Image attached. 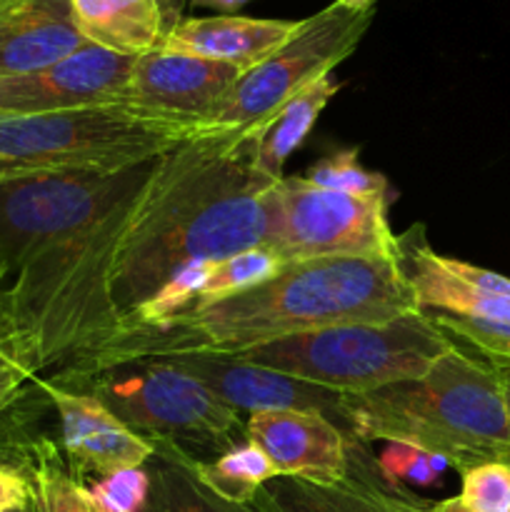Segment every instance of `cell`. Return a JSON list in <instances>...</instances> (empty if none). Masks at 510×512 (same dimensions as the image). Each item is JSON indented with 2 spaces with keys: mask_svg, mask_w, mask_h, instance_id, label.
<instances>
[{
  "mask_svg": "<svg viewBox=\"0 0 510 512\" xmlns=\"http://www.w3.org/2000/svg\"><path fill=\"white\" fill-rule=\"evenodd\" d=\"M418 313L398 260L320 258L288 263L275 278L210 305H195L160 325L108 335L53 375L70 385L123 363L238 358L260 345L345 323H378Z\"/></svg>",
  "mask_w": 510,
  "mask_h": 512,
  "instance_id": "cell-1",
  "label": "cell"
},
{
  "mask_svg": "<svg viewBox=\"0 0 510 512\" xmlns=\"http://www.w3.org/2000/svg\"><path fill=\"white\" fill-rule=\"evenodd\" d=\"M255 135L205 128L160 158L143 213L110 273V333L183 263L265 248L278 180L255 168Z\"/></svg>",
  "mask_w": 510,
  "mask_h": 512,
  "instance_id": "cell-2",
  "label": "cell"
},
{
  "mask_svg": "<svg viewBox=\"0 0 510 512\" xmlns=\"http://www.w3.org/2000/svg\"><path fill=\"white\" fill-rule=\"evenodd\" d=\"M345 433L440 455L460 473L510 465V410L498 370L453 345L423 378L368 395H345Z\"/></svg>",
  "mask_w": 510,
  "mask_h": 512,
  "instance_id": "cell-3",
  "label": "cell"
},
{
  "mask_svg": "<svg viewBox=\"0 0 510 512\" xmlns=\"http://www.w3.org/2000/svg\"><path fill=\"white\" fill-rule=\"evenodd\" d=\"M205 130L128 103L0 120V180L65 170H120L160 158Z\"/></svg>",
  "mask_w": 510,
  "mask_h": 512,
  "instance_id": "cell-4",
  "label": "cell"
},
{
  "mask_svg": "<svg viewBox=\"0 0 510 512\" xmlns=\"http://www.w3.org/2000/svg\"><path fill=\"white\" fill-rule=\"evenodd\" d=\"M425 313L378 323H345L260 345L238 360L278 370L340 395H368L418 380L453 348Z\"/></svg>",
  "mask_w": 510,
  "mask_h": 512,
  "instance_id": "cell-5",
  "label": "cell"
},
{
  "mask_svg": "<svg viewBox=\"0 0 510 512\" xmlns=\"http://www.w3.org/2000/svg\"><path fill=\"white\" fill-rule=\"evenodd\" d=\"M65 388L95 395L120 423L150 443H170L188 455L225 453L240 443V413L170 363H123Z\"/></svg>",
  "mask_w": 510,
  "mask_h": 512,
  "instance_id": "cell-6",
  "label": "cell"
},
{
  "mask_svg": "<svg viewBox=\"0 0 510 512\" xmlns=\"http://www.w3.org/2000/svg\"><path fill=\"white\" fill-rule=\"evenodd\" d=\"M160 158L120 170H65L0 180V290L35 255L143 185Z\"/></svg>",
  "mask_w": 510,
  "mask_h": 512,
  "instance_id": "cell-7",
  "label": "cell"
},
{
  "mask_svg": "<svg viewBox=\"0 0 510 512\" xmlns=\"http://www.w3.org/2000/svg\"><path fill=\"white\" fill-rule=\"evenodd\" d=\"M390 195H348L318 188L303 175L278 180L265 248L285 265L320 258L398 260L400 243L388 220Z\"/></svg>",
  "mask_w": 510,
  "mask_h": 512,
  "instance_id": "cell-8",
  "label": "cell"
},
{
  "mask_svg": "<svg viewBox=\"0 0 510 512\" xmlns=\"http://www.w3.org/2000/svg\"><path fill=\"white\" fill-rule=\"evenodd\" d=\"M373 15V8L348 10L333 3L305 18L290 43L235 80L203 125L213 130L263 128L275 110L353 55Z\"/></svg>",
  "mask_w": 510,
  "mask_h": 512,
  "instance_id": "cell-9",
  "label": "cell"
},
{
  "mask_svg": "<svg viewBox=\"0 0 510 512\" xmlns=\"http://www.w3.org/2000/svg\"><path fill=\"white\" fill-rule=\"evenodd\" d=\"M398 265L423 313H448L510 345V278L430 248L423 225L398 235Z\"/></svg>",
  "mask_w": 510,
  "mask_h": 512,
  "instance_id": "cell-10",
  "label": "cell"
},
{
  "mask_svg": "<svg viewBox=\"0 0 510 512\" xmlns=\"http://www.w3.org/2000/svg\"><path fill=\"white\" fill-rule=\"evenodd\" d=\"M133 63L85 43L48 68L0 78V120L123 103Z\"/></svg>",
  "mask_w": 510,
  "mask_h": 512,
  "instance_id": "cell-11",
  "label": "cell"
},
{
  "mask_svg": "<svg viewBox=\"0 0 510 512\" xmlns=\"http://www.w3.org/2000/svg\"><path fill=\"white\" fill-rule=\"evenodd\" d=\"M40 390L58 415L60 453L75 478L143 468L155 445L120 423L95 395L43 380Z\"/></svg>",
  "mask_w": 510,
  "mask_h": 512,
  "instance_id": "cell-12",
  "label": "cell"
},
{
  "mask_svg": "<svg viewBox=\"0 0 510 512\" xmlns=\"http://www.w3.org/2000/svg\"><path fill=\"white\" fill-rule=\"evenodd\" d=\"M243 70L195 55L153 50L135 58L123 103L185 123H205Z\"/></svg>",
  "mask_w": 510,
  "mask_h": 512,
  "instance_id": "cell-13",
  "label": "cell"
},
{
  "mask_svg": "<svg viewBox=\"0 0 510 512\" xmlns=\"http://www.w3.org/2000/svg\"><path fill=\"white\" fill-rule=\"evenodd\" d=\"M245 438L273 463L278 478L333 485L350 473V435L320 413L265 410L250 413Z\"/></svg>",
  "mask_w": 510,
  "mask_h": 512,
  "instance_id": "cell-14",
  "label": "cell"
},
{
  "mask_svg": "<svg viewBox=\"0 0 510 512\" xmlns=\"http://www.w3.org/2000/svg\"><path fill=\"white\" fill-rule=\"evenodd\" d=\"M170 363L213 390L230 408L248 410V413H265V410H305L320 413L333 423L343 425L345 395L325 390L320 385H310L305 380L290 378L278 370L260 368V365L243 363L238 358H185L160 360Z\"/></svg>",
  "mask_w": 510,
  "mask_h": 512,
  "instance_id": "cell-15",
  "label": "cell"
},
{
  "mask_svg": "<svg viewBox=\"0 0 510 512\" xmlns=\"http://www.w3.org/2000/svg\"><path fill=\"white\" fill-rule=\"evenodd\" d=\"M303 28V20L245 18V15H210L183 18L165 35L163 50L235 65L243 73L278 53Z\"/></svg>",
  "mask_w": 510,
  "mask_h": 512,
  "instance_id": "cell-16",
  "label": "cell"
},
{
  "mask_svg": "<svg viewBox=\"0 0 510 512\" xmlns=\"http://www.w3.org/2000/svg\"><path fill=\"white\" fill-rule=\"evenodd\" d=\"M83 45L70 0H0V78L48 68Z\"/></svg>",
  "mask_w": 510,
  "mask_h": 512,
  "instance_id": "cell-17",
  "label": "cell"
},
{
  "mask_svg": "<svg viewBox=\"0 0 510 512\" xmlns=\"http://www.w3.org/2000/svg\"><path fill=\"white\" fill-rule=\"evenodd\" d=\"M258 512H428L408 495L390 490V485L365 478L360 470L333 485L305 483L298 478H275L253 498Z\"/></svg>",
  "mask_w": 510,
  "mask_h": 512,
  "instance_id": "cell-18",
  "label": "cell"
},
{
  "mask_svg": "<svg viewBox=\"0 0 510 512\" xmlns=\"http://www.w3.org/2000/svg\"><path fill=\"white\" fill-rule=\"evenodd\" d=\"M70 10L85 43L125 58L153 53L168 35L155 0H70Z\"/></svg>",
  "mask_w": 510,
  "mask_h": 512,
  "instance_id": "cell-19",
  "label": "cell"
},
{
  "mask_svg": "<svg viewBox=\"0 0 510 512\" xmlns=\"http://www.w3.org/2000/svg\"><path fill=\"white\" fill-rule=\"evenodd\" d=\"M338 90L340 85L333 78V73L323 75L305 90H300L295 98H290L283 108L275 110L268 123L258 128L253 143V163L265 178H285L283 168L288 158L303 145L313 125L318 123L325 105L330 103V98H335Z\"/></svg>",
  "mask_w": 510,
  "mask_h": 512,
  "instance_id": "cell-20",
  "label": "cell"
},
{
  "mask_svg": "<svg viewBox=\"0 0 510 512\" xmlns=\"http://www.w3.org/2000/svg\"><path fill=\"white\" fill-rule=\"evenodd\" d=\"M155 455L150 473V495L143 512H258L253 505H233L210 493L190 468L185 450L170 443H153Z\"/></svg>",
  "mask_w": 510,
  "mask_h": 512,
  "instance_id": "cell-21",
  "label": "cell"
},
{
  "mask_svg": "<svg viewBox=\"0 0 510 512\" xmlns=\"http://www.w3.org/2000/svg\"><path fill=\"white\" fill-rule=\"evenodd\" d=\"M190 468L210 493L233 505H250L263 485L278 478L273 463L248 438L235 443L215 460L190 458Z\"/></svg>",
  "mask_w": 510,
  "mask_h": 512,
  "instance_id": "cell-22",
  "label": "cell"
},
{
  "mask_svg": "<svg viewBox=\"0 0 510 512\" xmlns=\"http://www.w3.org/2000/svg\"><path fill=\"white\" fill-rule=\"evenodd\" d=\"M25 478V475H23ZM28 485L38 512H103L53 443L28 445Z\"/></svg>",
  "mask_w": 510,
  "mask_h": 512,
  "instance_id": "cell-23",
  "label": "cell"
},
{
  "mask_svg": "<svg viewBox=\"0 0 510 512\" xmlns=\"http://www.w3.org/2000/svg\"><path fill=\"white\" fill-rule=\"evenodd\" d=\"M285 268L283 260L268 248H250L243 253L228 255L223 260H215L203 290L195 298V305H210L218 300L230 298V295L245 293L265 280L275 278Z\"/></svg>",
  "mask_w": 510,
  "mask_h": 512,
  "instance_id": "cell-24",
  "label": "cell"
},
{
  "mask_svg": "<svg viewBox=\"0 0 510 512\" xmlns=\"http://www.w3.org/2000/svg\"><path fill=\"white\" fill-rule=\"evenodd\" d=\"M303 178L318 188L335 190V193L365 195V198L390 195L385 175L363 168L358 160V150H338V153L318 160Z\"/></svg>",
  "mask_w": 510,
  "mask_h": 512,
  "instance_id": "cell-25",
  "label": "cell"
},
{
  "mask_svg": "<svg viewBox=\"0 0 510 512\" xmlns=\"http://www.w3.org/2000/svg\"><path fill=\"white\" fill-rule=\"evenodd\" d=\"M460 503L473 512H510V465L480 463L463 470Z\"/></svg>",
  "mask_w": 510,
  "mask_h": 512,
  "instance_id": "cell-26",
  "label": "cell"
},
{
  "mask_svg": "<svg viewBox=\"0 0 510 512\" xmlns=\"http://www.w3.org/2000/svg\"><path fill=\"white\" fill-rule=\"evenodd\" d=\"M450 468L440 455L425 453V450L410 448L403 443H388V450L378 460V470L390 488H398L400 483L413 485H433Z\"/></svg>",
  "mask_w": 510,
  "mask_h": 512,
  "instance_id": "cell-27",
  "label": "cell"
},
{
  "mask_svg": "<svg viewBox=\"0 0 510 512\" xmlns=\"http://www.w3.org/2000/svg\"><path fill=\"white\" fill-rule=\"evenodd\" d=\"M88 490L103 512H143L150 495V473L148 468L115 470Z\"/></svg>",
  "mask_w": 510,
  "mask_h": 512,
  "instance_id": "cell-28",
  "label": "cell"
},
{
  "mask_svg": "<svg viewBox=\"0 0 510 512\" xmlns=\"http://www.w3.org/2000/svg\"><path fill=\"white\" fill-rule=\"evenodd\" d=\"M30 505H33V495H30L28 480L18 470L0 463V512L30 510Z\"/></svg>",
  "mask_w": 510,
  "mask_h": 512,
  "instance_id": "cell-29",
  "label": "cell"
},
{
  "mask_svg": "<svg viewBox=\"0 0 510 512\" xmlns=\"http://www.w3.org/2000/svg\"><path fill=\"white\" fill-rule=\"evenodd\" d=\"M30 380L8 355H0V413L10 405V400L15 398L20 385Z\"/></svg>",
  "mask_w": 510,
  "mask_h": 512,
  "instance_id": "cell-30",
  "label": "cell"
},
{
  "mask_svg": "<svg viewBox=\"0 0 510 512\" xmlns=\"http://www.w3.org/2000/svg\"><path fill=\"white\" fill-rule=\"evenodd\" d=\"M155 3H158L160 13H163L165 25H168V30L175 28V25H178L180 20H183V5H185V0H155Z\"/></svg>",
  "mask_w": 510,
  "mask_h": 512,
  "instance_id": "cell-31",
  "label": "cell"
},
{
  "mask_svg": "<svg viewBox=\"0 0 510 512\" xmlns=\"http://www.w3.org/2000/svg\"><path fill=\"white\" fill-rule=\"evenodd\" d=\"M188 3L200 5V8H215V10H220L223 15H233L235 10L243 8L248 0H188Z\"/></svg>",
  "mask_w": 510,
  "mask_h": 512,
  "instance_id": "cell-32",
  "label": "cell"
},
{
  "mask_svg": "<svg viewBox=\"0 0 510 512\" xmlns=\"http://www.w3.org/2000/svg\"><path fill=\"white\" fill-rule=\"evenodd\" d=\"M428 512H473V510L465 508V505L460 503V498H448V500H443V503L430 505Z\"/></svg>",
  "mask_w": 510,
  "mask_h": 512,
  "instance_id": "cell-33",
  "label": "cell"
},
{
  "mask_svg": "<svg viewBox=\"0 0 510 512\" xmlns=\"http://www.w3.org/2000/svg\"><path fill=\"white\" fill-rule=\"evenodd\" d=\"M375 0H335V5L340 8H348V10H365V8H373Z\"/></svg>",
  "mask_w": 510,
  "mask_h": 512,
  "instance_id": "cell-34",
  "label": "cell"
},
{
  "mask_svg": "<svg viewBox=\"0 0 510 512\" xmlns=\"http://www.w3.org/2000/svg\"><path fill=\"white\" fill-rule=\"evenodd\" d=\"M493 368L498 370V375L503 378V383L510 385V360H505V363H500V365H493Z\"/></svg>",
  "mask_w": 510,
  "mask_h": 512,
  "instance_id": "cell-35",
  "label": "cell"
},
{
  "mask_svg": "<svg viewBox=\"0 0 510 512\" xmlns=\"http://www.w3.org/2000/svg\"><path fill=\"white\" fill-rule=\"evenodd\" d=\"M505 395H508V410H510V385H505Z\"/></svg>",
  "mask_w": 510,
  "mask_h": 512,
  "instance_id": "cell-36",
  "label": "cell"
},
{
  "mask_svg": "<svg viewBox=\"0 0 510 512\" xmlns=\"http://www.w3.org/2000/svg\"><path fill=\"white\" fill-rule=\"evenodd\" d=\"M0 355H5V353H3V348H0Z\"/></svg>",
  "mask_w": 510,
  "mask_h": 512,
  "instance_id": "cell-37",
  "label": "cell"
},
{
  "mask_svg": "<svg viewBox=\"0 0 510 512\" xmlns=\"http://www.w3.org/2000/svg\"><path fill=\"white\" fill-rule=\"evenodd\" d=\"M20 512H30V510H20Z\"/></svg>",
  "mask_w": 510,
  "mask_h": 512,
  "instance_id": "cell-38",
  "label": "cell"
}]
</instances>
